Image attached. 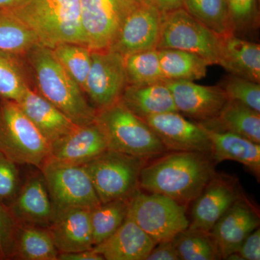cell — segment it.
I'll use <instances>...</instances> for the list:
<instances>
[{"label": "cell", "instance_id": "6da1fadb", "mask_svg": "<svg viewBox=\"0 0 260 260\" xmlns=\"http://www.w3.org/2000/svg\"><path fill=\"white\" fill-rule=\"evenodd\" d=\"M142 168L139 188L186 205L194 201L216 173L209 153L171 151Z\"/></svg>", "mask_w": 260, "mask_h": 260}, {"label": "cell", "instance_id": "7a4b0ae2", "mask_svg": "<svg viewBox=\"0 0 260 260\" xmlns=\"http://www.w3.org/2000/svg\"><path fill=\"white\" fill-rule=\"evenodd\" d=\"M30 88L64 113L75 124L95 121L97 110L67 73L52 49L37 43L23 54Z\"/></svg>", "mask_w": 260, "mask_h": 260}, {"label": "cell", "instance_id": "3957f363", "mask_svg": "<svg viewBox=\"0 0 260 260\" xmlns=\"http://www.w3.org/2000/svg\"><path fill=\"white\" fill-rule=\"evenodd\" d=\"M9 10L52 49L61 43L85 44L80 22V0H26Z\"/></svg>", "mask_w": 260, "mask_h": 260}, {"label": "cell", "instance_id": "277c9868", "mask_svg": "<svg viewBox=\"0 0 260 260\" xmlns=\"http://www.w3.org/2000/svg\"><path fill=\"white\" fill-rule=\"evenodd\" d=\"M95 121L105 135L109 150L145 160L168 151L145 121L120 101L97 110Z\"/></svg>", "mask_w": 260, "mask_h": 260}, {"label": "cell", "instance_id": "5b68a950", "mask_svg": "<svg viewBox=\"0 0 260 260\" xmlns=\"http://www.w3.org/2000/svg\"><path fill=\"white\" fill-rule=\"evenodd\" d=\"M49 150V143L18 103L0 98V153L19 166L40 170Z\"/></svg>", "mask_w": 260, "mask_h": 260}, {"label": "cell", "instance_id": "8992f818", "mask_svg": "<svg viewBox=\"0 0 260 260\" xmlns=\"http://www.w3.org/2000/svg\"><path fill=\"white\" fill-rule=\"evenodd\" d=\"M146 160L108 150L84 164L101 203L131 198L139 189Z\"/></svg>", "mask_w": 260, "mask_h": 260}, {"label": "cell", "instance_id": "52a82bcc", "mask_svg": "<svg viewBox=\"0 0 260 260\" xmlns=\"http://www.w3.org/2000/svg\"><path fill=\"white\" fill-rule=\"evenodd\" d=\"M186 205L155 193L138 189L130 198L127 217L158 244L172 241L189 226Z\"/></svg>", "mask_w": 260, "mask_h": 260}, {"label": "cell", "instance_id": "ba28073f", "mask_svg": "<svg viewBox=\"0 0 260 260\" xmlns=\"http://www.w3.org/2000/svg\"><path fill=\"white\" fill-rule=\"evenodd\" d=\"M221 38L193 18L184 8L162 14L157 49L189 51L210 64H221Z\"/></svg>", "mask_w": 260, "mask_h": 260}, {"label": "cell", "instance_id": "9c48e42d", "mask_svg": "<svg viewBox=\"0 0 260 260\" xmlns=\"http://www.w3.org/2000/svg\"><path fill=\"white\" fill-rule=\"evenodd\" d=\"M40 171L56 215L73 208L92 210L102 203L83 166L46 162Z\"/></svg>", "mask_w": 260, "mask_h": 260}, {"label": "cell", "instance_id": "30bf717a", "mask_svg": "<svg viewBox=\"0 0 260 260\" xmlns=\"http://www.w3.org/2000/svg\"><path fill=\"white\" fill-rule=\"evenodd\" d=\"M138 4L131 0H80V22L87 47L110 49L126 16Z\"/></svg>", "mask_w": 260, "mask_h": 260}, {"label": "cell", "instance_id": "8fae6325", "mask_svg": "<svg viewBox=\"0 0 260 260\" xmlns=\"http://www.w3.org/2000/svg\"><path fill=\"white\" fill-rule=\"evenodd\" d=\"M91 59L83 92L100 110L119 102L127 86L124 56L111 49L92 50Z\"/></svg>", "mask_w": 260, "mask_h": 260}, {"label": "cell", "instance_id": "7c38bea8", "mask_svg": "<svg viewBox=\"0 0 260 260\" xmlns=\"http://www.w3.org/2000/svg\"><path fill=\"white\" fill-rule=\"evenodd\" d=\"M162 14L151 5L138 3L128 14L111 50L122 56L157 49Z\"/></svg>", "mask_w": 260, "mask_h": 260}, {"label": "cell", "instance_id": "4fadbf2b", "mask_svg": "<svg viewBox=\"0 0 260 260\" xmlns=\"http://www.w3.org/2000/svg\"><path fill=\"white\" fill-rule=\"evenodd\" d=\"M107 150L105 135L96 121H93L78 125L73 131L51 143L46 162L83 166Z\"/></svg>", "mask_w": 260, "mask_h": 260}, {"label": "cell", "instance_id": "5bb4252c", "mask_svg": "<svg viewBox=\"0 0 260 260\" xmlns=\"http://www.w3.org/2000/svg\"><path fill=\"white\" fill-rule=\"evenodd\" d=\"M167 150L209 153L211 144L206 132L198 123L188 120L177 112L143 118Z\"/></svg>", "mask_w": 260, "mask_h": 260}, {"label": "cell", "instance_id": "9a60e30c", "mask_svg": "<svg viewBox=\"0 0 260 260\" xmlns=\"http://www.w3.org/2000/svg\"><path fill=\"white\" fill-rule=\"evenodd\" d=\"M166 83L172 92L178 112L197 123L207 122L216 118L229 101L220 85L207 86L188 80Z\"/></svg>", "mask_w": 260, "mask_h": 260}, {"label": "cell", "instance_id": "2e32d148", "mask_svg": "<svg viewBox=\"0 0 260 260\" xmlns=\"http://www.w3.org/2000/svg\"><path fill=\"white\" fill-rule=\"evenodd\" d=\"M241 198L234 179L215 174L194 200L189 228L210 234L222 215Z\"/></svg>", "mask_w": 260, "mask_h": 260}, {"label": "cell", "instance_id": "e0dca14e", "mask_svg": "<svg viewBox=\"0 0 260 260\" xmlns=\"http://www.w3.org/2000/svg\"><path fill=\"white\" fill-rule=\"evenodd\" d=\"M8 206L18 223L49 228L55 219V210L40 170L29 176Z\"/></svg>", "mask_w": 260, "mask_h": 260}, {"label": "cell", "instance_id": "ac0fdd59", "mask_svg": "<svg viewBox=\"0 0 260 260\" xmlns=\"http://www.w3.org/2000/svg\"><path fill=\"white\" fill-rule=\"evenodd\" d=\"M259 225L257 212L242 197L222 215L210 233L220 258L226 259L237 253L244 239Z\"/></svg>", "mask_w": 260, "mask_h": 260}, {"label": "cell", "instance_id": "d6986e66", "mask_svg": "<svg viewBox=\"0 0 260 260\" xmlns=\"http://www.w3.org/2000/svg\"><path fill=\"white\" fill-rule=\"evenodd\" d=\"M48 229L59 253L93 249L90 210L73 208L57 213Z\"/></svg>", "mask_w": 260, "mask_h": 260}, {"label": "cell", "instance_id": "ffe728a7", "mask_svg": "<svg viewBox=\"0 0 260 260\" xmlns=\"http://www.w3.org/2000/svg\"><path fill=\"white\" fill-rule=\"evenodd\" d=\"M155 244L134 220L126 217L114 234L93 249L106 260H145Z\"/></svg>", "mask_w": 260, "mask_h": 260}, {"label": "cell", "instance_id": "44dd1931", "mask_svg": "<svg viewBox=\"0 0 260 260\" xmlns=\"http://www.w3.org/2000/svg\"><path fill=\"white\" fill-rule=\"evenodd\" d=\"M17 103L49 144L78 125L30 88L26 89L23 97Z\"/></svg>", "mask_w": 260, "mask_h": 260}, {"label": "cell", "instance_id": "7402d4cb", "mask_svg": "<svg viewBox=\"0 0 260 260\" xmlns=\"http://www.w3.org/2000/svg\"><path fill=\"white\" fill-rule=\"evenodd\" d=\"M201 126L209 138L211 144L210 155L213 160L220 162L229 160L241 162L259 179V144L230 132Z\"/></svg>", "mask_w": 260, "mask_h": 260}, {"label": "cell", "instance_id": "603a6c76", "mask_svg": "<svg viewBox=\"0 0 260 260\" xmlns=\"http://www.w3.org/2000/svg\"><path fill=\"white\" fill-rule=\"evenodd\" d=\"M119 101L141 119L162 113L178 112L172 92L166 82L127 85Z\"/></svg>", "mask_w": 260, "mask_h": 260}, {"label": "cell", "instance_id": "cb8c5ba5", "mask_svg": "<svg viewBox=\"0 0 260 260\" xmlns=\"http://www.w3.org/2000/svg\"><path fill=\"white\" fill-rule=\"evenodd\" d=\"M221 43L220 66L232 75L259 83V44L239 39L235 34L221 38Z\"/></svg>", "mask_w": 260, "mask_h": 260}, {"label": "cell", "instance_id": "d4e9b609", "mask_svg": "<svg viewBox=\"0 0 260 260\" xmlns=\"http://www.w3.org/2000/svg\"><path fill=\"white\" fill-rule=\"evenodd\" d=\"M199 124L230 132L260 144V113L235 101L229 100L215 119Z\"/></svg>", "mask_w": 260, "mask_h": 260}, {"label": "cell", "instance_id": "484cf974", "mask_svg": "<svg viewBox=\"0 0 260 260\" xmlns=\"http://www.w3.org/2000/svg\"><path fill=\"white\" fill-rule=\"evenodd\" d=\"M59 254L48 228L19 223L12 259L58 260Z\"/></svg>", "mask_w": 260, "mask_h": 260}, {"label": "cell", "instance_id": "4316f807", "mask_svg": "<svg viewBox=\"0 0 260 260\" xmlns=\"http://www.w3.org/2000/svg\"><path fill=\"white\" fill-rule=\"evenodd\" d=\"M162 78L165 82L194 81L205 78L211 65L204 58L189 51L158 49Z\"/></svg>", "mask_w": 260, "mask_h": 260}, {"label": "cell", "instance_id": "83f0119b", "mask_svg": "<svg viewBox=\"0 0 260 260\" xmlns=\"http://www.w3.org/2000/svg\"><path fill=\"white\" fill-rule=\"evenodd\" d=\"M183 8L220 38L235 34L227 0H183Z\"/></svg>", "mask_w": 260, "mask_h": 260}, {"label": "cell", "instance_id": "f1b7e54d", "mask_svg": "<svg viewBox=\"0 0 260 260\" xmlns=\"http://www.w3.org/2000/svg\"><path fill=\"white\" fill-rule=\"evenodd\" d=\"M28 88L23 55L0 50V98L18 102Z\"/></svg>", "mask_w": 260, "mask_h": 260}, {"label": "cell", "instance_id": "f546056e", "mask_svg": "<svg viewBox=\"0 0 260 260\" xmlns=\"http://www.w3.org/2000/svg\"><path fill=\"white\" fill-rule=\"evenodd\" d=\"M129 199L101 203L90 210L94 246L110 237L127 217Z\"/></svg>", "mask_w": 260, "mask_h": 260}, {"label": "cell", "instance_id": "4dcf8cb0", "mask_svg": "<svg viewBox=\"0 0 260 260\" xmlns=\"http://www.w3.org/2000/svg\"><path fill=\"white\" fill-rule=\"evenodd\" d=\"M172 242L179 259H220L218 249L209 233L188 227L177 234Z\"/></svg>", "mask_w": 260, "mask_h": 260}, {"label": "cell", "instance_id": "1f68e13d", "mask_svg": "<svg viewBox=\"0 0 260 260\" xmlns=\"http://www.w3.org/2000/svg\"><path fill=\"white\" fill-rule=\"evenodd\" d=\"M127 85H145L165 82L158 49L140 51L124 56Z\"/></svg>", "mask_w": 260, "mask_h": 260}, {"label": "cell", "instance_id": "d6a6232c", "mask_svg": "<svg viewBox=\"0 0 260 260\" xmlns=\"http://www.w3.org/2000/svg\"><path fill=\"white\" fill-rule=\"evenodd\" d=\"M39 42L37 37L9 10L0 9V50L23 55Z\"/></svg>", "mask_w": 260, "mask_h": 260}, {"label": "cell", "instance_id": "836d02e7", "mask_svg": "<svg viewBox=\"0 0 260 260\" xmlns=\"http://www.w3.org/2000/svg\"><path fill=\"white\" fill-rule=\"evenodd\" d=\"M52 51L67 73L83 90L91 66V49L83 44L61 43Z\"/></svg>", "mask_w": 260, "mask_h": 260}, {"label": "cell", "instance_id": "e575fe53", "mask_svg": "<svg viewBox=\"0 0 260 260\" xmlns=\"http://www.w3.org/2000/svg\"><path fill=\"white\" fill-rule=\"evenodd\" d=\"M229 100L235 101L260 113V85L242 77L231 75L220 85Z\"/></svg>", "mask_w": 260, "mask_h": 260}, {"label": "cell", "instance_id": "d590c367", "mask_svg": "<svg viewBox=\"0 0 260 260\" xmlns=\"http://www.w3.org/2000/svg\"><path fill=\"white\" fill-rule=\"evenodd\" d=\"M18 164L0 153V203L8 205L22 185Z\"/></svg>", "mask_w": 260, "mask_h": 260}, {"label": "cell", "instance_id": "8d00e7d4", "mask_svg": "<svg viewBox=\"0 0 260 260\" xmlns=\"http://www.w3.org/2000/svg\"><path fill=\"white\" fill-rule=\"evenodd\" d=\"M19 223L8 205L0 203V259L13 258L15 235Z\"/></svg>", "mask_w": 260, "mask_h": 260}, {"label": "cell", "instance_id": "74e56055", "mask_svg": "<svg viewBox=\"0 0 260 260\" xmlns=\"http://www.w3.org/2000/svg\"><path fill=\"white\" fill-rule=\"evenodd\" d=\"M235 32L252 24L256 0H227Z\"/></svg>", "mask_w": 260, "mask_h": 260}, {"label": "cell", "instance_id": "f35d334b", "mask_svg": "<svg viewBox=\"0 0 260 260\" xmlns=\"http://www.w3.org/2000/svg\"><path fill=\"white\" fill-rule=\"evenodd\" d=\"M237 254L239 259L244 260L260 259V230L259 228L244 239Z\"/></svg>", "mask_w": 260, "mask_h": 260}, {"label": "cell", "instance_id": "ab89813d", "mask_svg": "<svg viewBox=\"0 0 260 260\" xmlns=\"http://www.w3.org/2000/svg\"><path fill=\"white\" fill-rule=\"evenodd\" d=\"M145 260H179V258L172 241H166L155 244Z\"/></svg>", "mask_w": 260, "mask_h": 260}, {"label": "cell", "instance_id": "60d3db41", "mask_svg": "<svg viewBox=\"0 0 260 260\" xmlns=\"http://www.w3.org/2000/svg\"><path fill=\"white\" fill-rule=\"evenodd\" d=\"M58 260H104L93 249L72 253H59Z\"/></svg>", "mask_w": 260, "mask_h": 260}, {"label": "cell", "instance_id": "b9f144b4", "mask_svg": "<svg viewBox=\"0 0 260 260\" xmlns=\"http://www.w3.org/2000/svg\"><path fill=\"white\" fill-rule=\"evenodd\" d=\"M143 2L151 5L162 14L183 8V0H144Z\"/></svg>", "mask_w": 260, "mask_h": 260}, {"label": "cell", "instance_id": "7bdbcfd3", "mask_svg": "<svg viewBox=\"0 0 260 260\" xmlns=\"http://www.w3.org/2000/svg\"><path fill=\"white\" fill-rule=\"evenodd\" d=\"M26 0H0V9H11L16 8Z\"/></svg>", "mask_w": 260, "mask_h": 260}, {"label": "cell", "instance_id": "ee69618b", "mask_svg": "<svg viewBox=\"0 0 260 260\" xmlns=\"http://www.w3.org/2000/svg\"><path fill=\"white\" fill-rule=\"evenodd\" d=\"M131 1L134 2L135 3H143L144 0H131Z\"/></svg>", "mask_w": 260, "mask_h": 260}]
</instances>
